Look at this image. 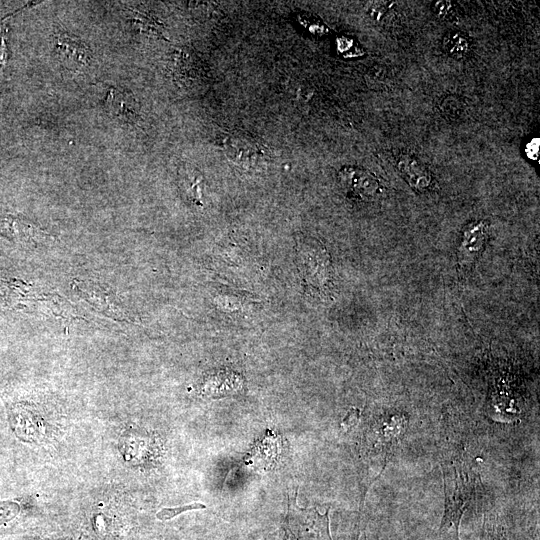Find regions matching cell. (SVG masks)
Returning a JSON list of instances; mask_svg holds the SVG:
<instances>
[{"mask_svg":"<svg viewBox=\"0 0 540 540\" xmlns=\"http://www.w3.org/2000/svg\"><path fill=\"white\" fill-rule=\"evenodd\" d=\"M442 469L445 513L440 525V533L457 539L461 517L474 495V473L471 466L460 458L443 461Z\"/></svg>","mask_w":540,"mask_h":540,"instance_id":"6da1fadb","label":"cell"},{"mask_svg":"<svg viewBox=\"0 0 540 540\" xmlns=\"http://www.w3.org/2000/svg\"><path fill=\"white\" fill-rule=\"evenodd\" d=\"M338 181L344 192L353 199L373 201L381 191L374 174L356 166H345L338 172Z\"/></svg>","mask_w":540,"mask_h":540,"instance_id":"7a4b0ae2","label":"cell"},{"mask_svg":"<svg viewBox=\"0 0 540 540\" xmlns=\"http://www.w3.org/2000/svg\"><path fill=\"white\" fill-rule=\"evenodd\" d=\"M487 232V224L483 220L473 221L465 226L457 254L458 264L461 268L470 267L482 252Z\"/></svg>","mask_w":540,"mask_h":540,"instance_id":"3957f363","label":"cell"},{"mask_svg":"<svg viewBox=\"0 0 540 540\" xmlns=\"http://www.w3.org/2000/svg\"><path fill=\"white\" fill-rule=\"evenodd\" d=\"M222 145L227 156L237 163L253 164L264 156L262 145L253 137L241 132L227 135Z\"/></svg>","mask_w":540,"mask_h":540,"instance_id":"277c9868","label":"cell"},{"mask_svg":"<svg viewBox=\"0 0 540 540\" xmlns=\"http://www.w3.org/2000/svg\"><path fill=\"white\" fill-rule=\"evenodd\" d=\"M76 288L92 306L104 312L108 316H113L117 319L126 318V314L120 307L117 297L94 283L76 282Z\"/></svg>","mask_w":540,"mask_h":540,"instance_id":"5b68a950","label":"cell"},{"mask_svg":"<svg viewBox=\"0 0 540 540\" xmlns=\"http://www.w3.org/2000/svg\"><path fill=\"white\" fill-rule=\"evenodd\" d=\"M55 47L60 61L71 69L84 68L91 60L88 47L78 39L68 35H58Z\"/></svg>","mask_w":540,"mask_h":540,"instance_id":"8992f818","label":"cell"},{"mask_svg":"<svg viewBox=\"0 0 540 540\" xmlns=\"http://www.w3.org/2000/svg\"><path fill=\"white\" fill-rule=\"evenodd\" d=\"M396 167L402 177L415 190L425 192L432 187L433 178L430 171L412 155H399L396 159Z\"/></svg>","mask_w":540,"mask_h":540,"instance_id":"52a82bcc","label":"cell"},{"mask_svg":"<svg viewBox=\"0 0 540 540\" xmlns=\"http://www.w3.org/2000/svg\"><path fill=\"white\" fill-rule=\"evenodd\" d=\"M108 113L126 122H133L138 118L139 105L128 91L111 88L104 100Z\"/></svg>","mask_w":540,"mask_h":540,"instance_id":"ba28073f","label":"cell"},{"mask_svg":"<svg viewBox=\"0 0 540 540\" xmlns=\"http://www.w3.org/2000/svg\"><path fill=\"white\" fill-rule=\"evenodd\" d=\"M0 233L17 243H37L44 236L40 230L13 216L0 219Z\"/></svg>","mask_w":540,"mask_h":540,"instance_id":"9c48e42d","label":"cell"},{"mask_svg":"<svg viewBox=\"0 0 540 540\" xmlns=\"http://www.w3.org/2000/svg\"><path fill=\"white\" fill-rule=\"evenodd\" d=\"M444 50L454 58H463L470 49L468 38L457 31L447 33L443 38Z\"/></svg>","mask_w":540,"mask_h":540,"instance_id":"30bf717a","label":"cell"},{"mask_svg":"<svg viewBox=\"0 0 540 540\" xmlns=\"http://www.w3.org/2000/svg\"><path fill=\"white\" fill-rule=\"evenodd\" d=\"M434 14L441 20L456 23L459 19L457 6L451 1H436L432 3Z\"/></svg>","mask_w":540,"mask_h":540,"instance_id":"8fae6325","label":"cell"},{"mask_svg":"<svg viewBox=\"0 0 540 540\" xmlns=\"http://www.w3.org/2000/svg\"><path fill=\"white\" fill-rule=\"evenodd\" d=\"M205 508L206 506L202 503H191V504L183 505L180 507L163 508L156 514V517L159 520H169L183 512H186L189 510H195V509H205Z\"/></svg>","mask_w":540,"mask_h":540,"instance_id":"7c38bea8","label":"cell"},{"mask_svg":"<svg viewBox=\"0 0 540 540\" xmlns=\"http://www.w3.org/2000/svg\"><path fill=\"white\" fill-rule=\"evenodd\" d=\"M18 512V507L13 503L2 502L0 504V524L5 523L6 521L11 520L16 516Z\"/></svg>","mask_w":540,"mask_h":540,"instance_id":"4fadbf2b","label":"cell"},{"mask_svg":"<svg viewBox=\"0 0 540 540\" xmlns=\"http://www.w3.org/2000/svg\"><path fill=\"white\" fill-rule=\"evenodd\" d=\"M538 152L539 139H532V141L526 145V154L529 158L536 159L538 157Z\"/></svg>","mask_w":540,"mask_h":540,"instance_id":"5bb4252c","label":"cell"},{"mask_svg":"<svg viewBox=\"0 0 540 540\" xmlns=\"http://www.w3.org/2000/svg\"><path fill=\"white\" fill-rule=\"evenodd\" d=\"M6 61V46L4 42V34L2 28H0V68Z\"/></svg>","mask_w":540,"mask_h":540,"instance_id":"9a60e30c","label":"cell"}]
</instances>
